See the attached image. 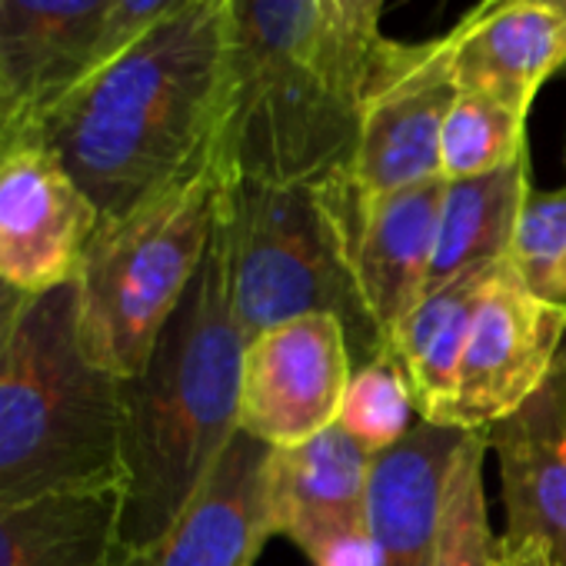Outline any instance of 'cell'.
Wrapping results in <instances>:
<instances>
[{
	"mask_svg": "<svg viewBox=\"0 0 566 566\" xmlns=\"http://www.w3.org/2000/svg\"><path fill=\"white\" fill-rule=\"evenodd\" d=\"M227 107V0H193L94 67L21 137L54 150L101 220L213 160Z\"/></svg>",
	"mask_w": 566,
	"mask_h": 566,
	"instance_id": "6da1fadb",
	"label": "cell"
},
{
	"mask_svg": "<svg viewBox=\"0 0 566 566\" xmlns=\"http://www.w3.org/2000/svg\"><path fill=\"white\" fill-rule=\"evenodd\" d=\"M243 347L223 263L210 247L144 370L120 380V549L160 539L237 437Z\"/></svg>",
	"mask_w": 566,
	"mask_h": 566,
	"instance_id": "7a4b0ae2",
	"label": "cell"
},
{
	"mask_svg": "<svg viewBox=\"0 0 566 566\" xmlns=\"http://www.w3.org/2000/svg\"><path fill=\"white\" fill-rule=\"evenodd\" d=\"M364 207L354 167L280 184L217 174L210 247L243 340L294 317L331 314L347 331L354 367L387 354L354 270Z\"/></svg>",
	"mask_w": 566,
	"mask_h": 566,
	"instance_id": "3957f363",
	"label": "cell"
},
{
	"mask_svg": "<svg viewBox=\"0 0 566 566\" xmlns=\"http://www.w3.org/2000/svg\"><path fill=\"white\" fill-rule=\"evenodd\" d=\"M360 104L324 0H227V107L213 170L314 180L354 167Z\"/></svg>",
	"mask_w": 566,
	"mask_h": 566,
	"instance_id": "277c9868",
	"label": "cell"
},
{
	"mask_svg": "<svg viewBox=\"0 0 566 566\" xmlns=\"http://www.w3.org/2000/svg\"><path fill=\"white\" fill-rule=\"evenodd\" d=\"M120 380L81 347L77 283L28 297L0 354V503L124 483Z\"/></svg>",
	"mask_w": 566,
	"mask_h": 566,
	"instance_id": "5b68a950",
	"label": "cell"
},
{
	"mask_svg": "<svg viewBox=\"0 0 566 566\" xmlns=\"http://www.w3.org/2000/svg\"><path fill=\"white\" fill-rule=\"evenodd\" d=\"M217 210L213 160L117 220H101L77 273L84 354L117 380L144 370L160 331L200 273Z\"/></svg>",
	"mask_w": 566,
	"mask_h": 566,
	"instance_id": "8992f818",
	"label": "cell"
},
{
	"mask_svg": "<svg viewBox=\"0 0 566 566\" xmlns=\"http://www.w3.org/2000/svg\"><path fill=\"white\" fill-rule=\"evenodd\" d=\"M457 94L450 34L423 44L384 38L360 91L354 177L364 193H394L443 177L440 140Z\"/></svg>",
	"mask_w": 566,
	"mask_h": 566,
	"instance_id": "52a82bcc",
	"label": "cell"
},
{
	"mask_svg": "<svg viewBox=\"0 0 566 566\" xmlns=\"http://www.w3.org/2000/svg\"><path fill=\"white\" fill-rule=\"evenodd\" d=\"M350 374V340L337 317L276 324L243 347L237 423L270 450L301 447L337 423Z\"/></svg>",
	"mask_w": 566,
	"mask_h": 566,
	"instance_id": "ba28073f",
	"label": "cell"
},
{
	"mask_svg": "<svg viewBox=\"0 0 566 566\" xmlns=\"http://www.w3.org/2000/svg\"><path fill=\"white\" fill-rule=\"evenodd\" d=\"M563 337L566 307L530 294L506 260L476 307L453 394L433 423L490 430L549 380Z\"/></svg>",
	"mask_w": 566,
	"mask_h": 566,
	"instance_id": "9c48e42d",
	"label": "cell"
},
{
	"mask_svg": "<svg viewBox=\"0 0 566 566\" xmlns=\"http://www.w3.org/2000/svg\"><path fill=\"white\" fill-rule=\"evenodd\" d=\"M101 213L44 144L21 137L0 154V283L41 297L74 283Z\"/></svg>",
	"mask_w": 566,
	"mask_h": 566,
	"instance_id": "30bf717a",
	"label": "cell"
},
{
	"mask_svg": "<svg viewBox=\"0 0 566 566\" xmlns=\"http://www.w3.org/2000/svg\"><path fill=\"white\" fill-rule=\"evenodd\" d=\"M266 467L270 447L237 430L177 523L140 549H117L114 566H253L263 543L276 536Z\"/></svg>",
	"mask_w": 566,
	"mask_h": 566,
	"instance_id": "8fae6325",
	"label": "cell"
},
{
	"mask_svg": "<svg viewBox=\"0 0 566 566\" xmlns=\"http://www.w3.org/2000/svg\"><path fill=\"white\" fill-rule=\"evenodd\" d=\"M114 0H0V87L28 130L97 64Z\"/></svg>",
	"mask_w": 566,
	"mask_h": 566,
	"instance_id": "7c38bea8",
	"label": "cell"
},
{
	"mask_svg": "<svg viewBox=\"0 0 566 566\" xmlns=\"http://www.w3.org/2000/svg\"><path fill=\"white\" fill-rule=\"evenodd\" d=\"M486 443L500 460L503 539H536L566 566V367H556L523 407L496 420Z\"/></svg>",
	"mask_w": 566,
	"mask_h": 566,
	"instance_id": "4fadbf2b",
	"label": "cell"
},
{
	"mask_svg": "<svg viewBox=\"0 0 566 566\" xmlns=\"http://www.w3.org/2000/svg\"><path fill=\"white\" fill-rule=\"evenodd\" d=\"M443 187L447 180L440 177L394 193H367L354 270L387 350L400 324L427 294Z\"/></svg>",
	"mask_w": 566,
	"mask_h": 566,
	"instance_id": "5bb4252c",
	"label": "cell"
},
{
	"mask_svg": "<svg viewBox=\"0 0 566 566\" xmlns=\"http://www.w3.org/2000/svg\"><path fill=\"white\" fill-rule=\"evenodd\" d=\"M370 463L374 457L337 423L301 447L270 450L266 500L273 533L311 553L340 530L367 526Z\"/></svg>",
	"mask_w": 566,
	"mask_h": 566,
	"instance_id": "9a60e30c",
	"label": "cell"
},
{
	"mask_svg": "<svg viewBox=\"0 0 566 566\" xmlns=\"http://www.w3.org/2000/svg\"><path fill=\"white\" fill-rule=\"evenodd\" d=\"M467 430L420 420L370 463L367 533L374 566H427L440 523L443 480Z\"/></svg>",
	"mask_w": 566,
	"mask_h": 566,
	"instance_id": "2e32d148",
	"label": "cell"
},
{
	"mask_svg": "<svg viewBox=\"0 0 566 566\" xmlns=\"http://www.w3.org/2000/svg\"><path fill=\"white\" fill-rule=\"evenodd\" d=\"M457 87L530 114L539 87L566 67V21L543 0H506L450 31Z\"/></svg>",
	"mask_w": 566,
	"mask_h": 566,
	"instance_id": "e0dca14e",
	"label": "cell"
},
{
	"mask_svg": "<svg viewBox=\"0 0 566 566\" xmlns=\"http://www.w3.org/2000/svg\"><path fill=\"white\" fill-rule=\"evenodd\" d=\"M124 483L0 503V566H114Z\"/></svg>",
	"mask_w": 566,
	"mask_h": 566,
	"instance_id": "ac0fdd59",
	"label": "cell"
},
{
	"mask_svg": "<svg viewBox=\"0 0 566 566\" xmlns=\"http://www.w3.org/2000/svg\"><path fill=\"white\" fill-rule=\"evenodd\" d=\"M506 260L473 266L437 291H427L423 301L410 311V317L400 324L390 354L400 360L410 390L417 397L420 417L437 420L443 403L453 394L457 384V367L476 317L480 301L486 297L490 283L503 270Z\"/></svg>",
	"mask_w": 566,
	"mask_h": 566,
	"instance_id": "d6986e66",
	"label": "cell"
},
{
	"mask_svg": "<svg viewBox=\"0 0 566 566\" xmlns=\"http://www.w3.org/2000/svg\"><path fill=\"white\" fill-rule=\"evenodd\" d=\"M530 190V154L483 177L447 180L427 291L443 287L473 266L506 260Z\"/></svg>",
	"mask_w": 566,
	"mask_h": 566,
	"instance_id": "ffe728a7",
	"label": "cell"
},
{
	"mask_svg": "<svg viewBox=\"0 0 566 566\" xmlns=\"http://www.w3.org/2000/svg\"><path fill=\"white\" fill-rule=\"evenodd\" d=\"M490 450L486 430H467L443 480L440 523L427 566H493L496 543L490 536L483 453Z\"/></svg>",
	"mask_w": 566,
	"mask_h": 566,
	"instance_id": "44dd1931",
	"label": "cell"
},
{
	"mask_svg": "<svg viewBox=\"0 0 566 566\" xmlns=\"http://www.w3.org/2000/svg\"><path fill=\"white\" fill-rule=\"evenodd\" d=\"M526 117L486 94L460 91L440 140L443 180H470L516 164L526 150Z\"/></svg>",
	"mask_w": 566,
	"mask_h": 566,
	"instance_id": "7402d4cb",
	"label": "cell"
},
{
	"mask_svg": "<svg viewBox=\"0 0 566 566\" xmlns=\"http://www.w3.org/2000/svg\"><path fill=\"white\" fill-rule=\"evenodd\" d=\"M420 420L423 417L410 380L390 350L354 367L337 427L350 433L370 457L397 447Z\"/></svg>",
	"mask_w": 566,
	"mask_h": 566,
	"instance_id": "603a6c76",
	"label": "cell"
},
{
	"mask_svg": "<svg viewBox=\"0 0 566 566\" xmlns=\"http://www.w3.org/2000/svg\"><path fill=\"white\" fill-rule=\"evenodd\" d=\"M506 260L530 294L566 307V187L526 193Z\"/></svg>",
	"mask_w": 566,
	"mask_h": 566,
	"instance_id": "cb8c5ba5",
	"label": "cell"
},
{
	"mask_svg": "<svg viewBox=\"0 0 566 566\" xmlns=\"http://www.w3.org/2000/svg\"><path fill=\"white\" fill-rule=\"evenodd\" d=\"M384 4L387 0H324L327 31L337 51L340 71L350 91L357 94V104H360V91L367 81V67L377 48L384 44V34H380Z\"/></svg>",
	"mask_w": 566,
	"mask_h": 566,
	"instance_id": "d4e9b609",
	"label": "cell"
},
{
	"mask_svg": "<svg viewBox=\"0 0 566 566\" xmlns=\"http://www.w3.org/2000/svg\"><path fill=\"white\" fill-rule=\"evenodd\" d=\"M190 4H193V0H114L111 21H107V34H104V44L97 51V64L94 67H101L107 57L124 51L147 28L160 24L164 18H170V14H177V11H184Z\"/></svg>",
	"mask_w": 566,
	"mask_h": 566,
	"instance_id": "484cf974",
	"label": "cell"
},
{
	"mask_svg": "<svg viewBox=\"0 0 566 566\" xmlns=\"http://www.w3.org/2000/svg\"><path fill=\"white\" fill-rule=\"evenodd\" d=\"M493 566H559V559L536 539H496V563Z\"/></svg>",
	"mask_w": 566,
	"mask_h": 566,
	"instance_id": "4316f807",
	"label": "cell"
},
{
	"mask_svg": "<svg viewBox=\"0 0 566 566\" xmlns=\"http://www.w3.org/2000/svg\"><path fill=\"white\" fill-rule=\"evenodd\" d=\"M21 134H24L21 117H18V111H14L8 91L0 87V154H4L14 140H21Z\"/></svg>",
	"mask_w": 566,
	"mask_h": 566,
	"instance_id": "83f0119b",
	"label": "cell"
},
{
	"mask_svg": "<svg viewBox=\"0 0 566 566\" xmlns=\"http://www.w3.org/2000/svg\"><path fill=\"white\" fill-rule=\"evenodd\" d=\"M21 307H24V304H18V307H11V311L0 314V354H4V347H8V337H11V331H14V321H18Z\"/></svg>",
	"mask_w": 566,
	"mask_h": 566,
	"instance_id": "f1b7e54d",
	"label": "cell"
},
{
	"mask_svg": "<svg viewBox=\"0 0 566 566\" xmlns=\"http://www.w3.org/2000/svg\"><path fill=\"white\" fill-rule=\"evenodd\" d=\"M28 297H21L18 291H11L8 283H0V314L4 311H11V307H18V304H24Z\"/></svg>",
	"mask_w": 566,
	"mask_h": 566,
	"instance_id": "f546056e",
	"label": "cell"
},
{
	"mask_svg": "<svg viewBox=\"0 0 566 566\" xmlns=\"http://www.w3.org/2000/svg\"><path fill=\"white\" fill-rule=\"evenodd\" d=\"M500 4H506V0H476V8L470 11V18H483V14L496 11Z\"/></svg>",
	"mask_w": 566,
	"mask_h": 566,
	"instance_id": "4dcf8cb0",
	"label": "cell"
},
{
	"mask_svg": "<svg viewBox=\"0 0 566 566\" xmlns=\"http://www.w3.org/2000/svg\"><path fill=\"white\" fill-rule=\"evenodd\" d=\"M543 4H546V8H553V11L566 21V0H543Z\"/></svg>",
	"mask_w": 566,
	"mask_h": 566,
	"instance_id": "1f68e13d",
	"label": "cell"
},
{
	"mask_svg": "<svg viewBox=\"0 0 566 566\" xmlns=\"http://www.w3.org/2000/svg\"><path fill=\"white\" fill-rule=\"evenodd\" d=\"M559 367H566V337H563V350H559Z\"/></svg>",
	"mask_w": 566,
	"mask_h": 566,
	"instance_id": "d6a6232c",
	"label": "cell"
},
{
	"mask_svg": "<svg viewBox=\"0 0 566 566\" xmlns=\"http://www.w3.org/2000/svg\"><path fill=\"white\" fill-rule=\"evenodd\" d=\"M563 77H566V67H563Z\"/></svg>",
	"mask_w": 566,
	"mask_h": 566,
	"instance_id": "836d02e7",
	"label": "cell"
},
{
	"mask_svg": "<svg viewBox=\"0 0 566 566\" xmlns=\"http://www.w3.org/2000/svg\"><path fill=\"white\" fill-rule=\"evenodd\" d=\"M563 160H566V154H563Z\"/></svg>",
	"mask_w": 566,
	"mask_h": 566,
	"instance_id": "e575fe53",
	"label": "cell"
}]
</instances>
